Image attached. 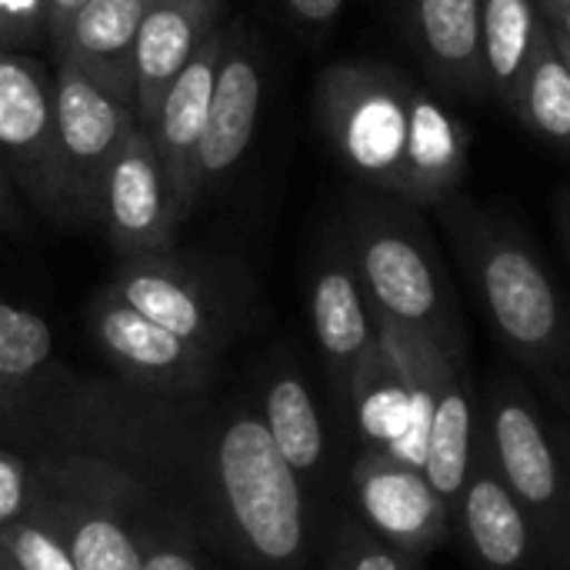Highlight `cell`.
<instances>
[{"label":"cell","instance_id":"obj_1","mask_svg":"<svg viewBox=\"0 0 570 570\" xmlns=\"http://www.w3.org/2000/svg\"><path fill=\"white\" fill-rule=\"evenodd\" d=\"M434 214L511 367L554 414L570 417V297L534 240L508 214L478 204L464 190Z\"/></svg>","mask_w":570,"mask_h":570},{"label":"cell","instance_id":"obj_2","mask_svg":"<svg viewBox=\"0 0 570 570\" xmlns=\"http://www.w3.org/2000/svg\"><path fill=\"white\" fill-rule=\"evenodd\" d=\"M384 197L357 210L344 240L374 314L428 334L458 367H471V337L431 227L417 207Z\"/></svg>","mask_w":570,"mask_h":570},{"label":"cell","instance_id":"obj_3","mask_svg":"<svg viewBox=\"0 0 570 570\" xmlns=\"http://www.w3.org/2000/svg\"><path fill=\"white\" fill-rule=\"evenodd\" d=\"M217 501L237 548L261 570H304L314 551L307 484L257 411H234L214 444Z\"/></svg>","mask_w":570,"mask_h":570},{"label":"cell","instance_id":"obj_4","mask_svg":"<svg viewBox=\"0 0 570 570\" xmlns=\"http://www.w3.org/2000/svg\"><path fill=\"white\" fill-rule=\"evenodd\" d=\"M481 424L491 458L538 538L544 568L570 570L568 468L551 414L514 367H501L481 384Z\"/></svg>","mask_w":570,"mask_h":570},{"label":"cell","instance_id":"obj_5","mask_svg":"<svg viewBox=\"0 0 570 570\" xmlns=\"http://www.w3.org/2000/svg\"><path fill=\"white\" fill-rule=\"evenodd\" d=\"M414 77L384 60H337L317 73L314 117L341 167L397 194Z\"/></svg>","mask_w":570,"mask_h":570},{"label":"cell","instance_id":"obj_6","mask_svg":"<svg viewBox=\"0 0 570 570\" xmlns=\"http://www.w3.org/2000/svg\"><path fill=\"white\" fill-rule=\"evenodd\" d=\"M40 498L33 514L43 518L67 544L77 570H144L140 528L130 521L137 481L94 458L40 461Z\"/></svg>","mask_w":570,"mask_h":570},{"label":"cell","instance_id":"obj_7","mask_svg":"<svg viewBox=\"0 0 570 570\" xmlns=\"http://www.w3.org/2000/svg\"><path fill=\"white\" fill-rule=\"evenodd\" d=\"M137 127L134 107L73 63H53V137L60 207L70 224H97L104 177Z\"/></svg>","mask_w":570,"mask_h":570},{"label":"cell","instance_id":"obj_8","mask_svg":"<svg viewBox=\"0 0 570 570\" xmlns=\"http://www.w3.org/2000/svg\"><path fill=\"white\" fill-rule=\"evenodd\" d=\"M354 518L411 561L454 544V521L428 474L381 448H361L351 464Z\"/></svg>","mask_w":570,"mask_h":570},{"label":"cell","instance_id":"obj_9","mask_svg":"<svg viewBox=\"0 0 570 570\" xmlns=\"http://www.w3.org/2000/svg\"><path fill=\"white\" fill-rule=\"evenodd\" d=\"M90 334L107 364L134 387L157 397H197L217 377L214 351L154 324L110 287L90 304Z\"/></svg>","mask_w":570,"mask_h":570},{"label":"cell","instance_id":"obj_10","mask_svg":"<svg viewBox=\"0 0 570 570\" xmlns=\"http://www.w3.org/2000/svg\"><path fill=\"white\" fill-rule=\"evenodd\" d=\"M0 160L17 190L47 214L63 220L53 137V77L30 53L0 50Z\"/></svg>","mask_w":570,"mask_h":570},{"label":"cell","instance_id":"obj_11","mask_svg":"<svg viewBox=\"0 0 570 570\" xmlns=\"http://www.w3.org/2000/svg\"><path fill=\"white\" fill-rule=\"evenodd\" d=\"M97 224H104L107 240L120 257L167 254L174 247L184 217L167 167L140 124L130 130L104 177Z\"/></svg>","mask_w":570,"mask_h":570},{"label":"cell","instance_id":"obj_12","mask_svg":"<svg viewBox=\"0 0 570 570\" xmlns=\"http://www.w3.org/2000/svg\"><path fill=\"white\" fill-rule=\"evenodd\" d=\"M451 521L454 544H461L474 570H548L521 504L508 491L491 458L484 424L478 428L471 471L451 511Z\"/></svg>","mask_w":570,"mask_h":570},{"label":"cell","instance_id":"obj_13","mask_svg":"<svg viewBox=\"0 0 570 570\" xmlns=\"http://www.w3.org/2000/svg\"><path fill=\"white\" fill-rule=\"evenodd\" d=\"M227 47V27H217L200 50L190 57V63L177 73V80L167 87L147 134L167 167L174 197H177V210L187 220L200 190V140H204V127H207V114H210V97H214V83H217V70H220V57Z\"/></svg>","mask_w":570,"mask_h":570},{"label":"cell","instance_id":"obj_14","mask_svg":"<svg viewBox=\"0 0 570 570\" xmlns=\"http://www.w3.org/2000/svg\"><path fill=\"white\" fill-rule=\"evenodd\" d=\"M311 327L317 351L324 357L334 397L347 411V391L357 367L377 351V314L364 294V284L341 244L324 257L311 281Z\"/></svg>","mask_w":570,"mask_h":570},{"label":"cell","instance_id":"obj_15","mask_svg":"<svg viewBox=\"0 0 570 570\" xmlns=\"http://www.w3.org/2000/svg\"><path fill=\"white\" fill-rule=\"evenodd\" d=\"M397 13L431 90L491 97L481 57V0H397Z\"/></svg>","mask_w":570,"mask_h":570},{"label":"cell","instance_id":"obj_16","mask_svg":"<svg viewBox=\"0 0 570 570\" xmlns=\"http://www.w3.org/2000/svg\"><path fill=\"white\" fill-rule=\"evenodd\" d=\"M264 100V63L250 33L227 27V47L220 57L210 114L200 140V190L220 184L247 154Z\"/></svg>","mask_w":570,"mask_h":570},{"label":"cell","instance_id":"obj_17","mask_svg":"<svg viewBox=\"0 0 570 570\" xmlns=\"http://www.w3.org/2000/svg\"><path fill=\"white\" fill-rule=\"evenodd\" d=\"M471 174V130L438 100L428 83L414 80L407 140L397 200L417 210H438L448 197L464 190Z\"/></svg>","mask_w":570,"mask_h":570},{"label":"cell","instance_id":"obj_18","mask_svg":"<svg viewBox=\"0 0 570 570\" xmlns=\"http://www.w3.org/2000/svg\"><path fill=\"white\" fill-rule=\"evenodd\" d=\"M124 304L150 317L154 324L217 351L224 341V317L204 281L167 254L124 257L120 271L107 284Z\"/></svg>","mask_w":570,"mask_h":570},{"label":"cell","instance_id":"obj_19","mask_svg":"<svg viewBox=\"0 0 570 570\" xmlns=\"http://www.w3.org/2000/svg\"><path fill=\"white\" fill-rule=\"evenodd\" d=\"M220 13L224 0H167L147 7L134 43V114L140 127H150L167 87L220 27Z\"/></svg>","mask_w":570,"mask_h":570},{"label":"cell","instance_id":"obj_20","mask_svg":"<svg viewBox=\"0 0 570 570\" xmlns=\"http://www.w3.org/2000/svg\"><path fill=\"white\" fill-rule=\"evenodd\" d=\"M150 0H83L50 37L53 57L80 67L134 107V43Z\"/></svg>","mask_w":570,"mask_h":570},{"label":"cell","instance_id":"obj_21","mask_svg":"<svg viewBox=\"0 0 570 570\" xmlns=\"http://www.w3.org/2000/svg\"><path fill=\"white\" fill-rule=\"evenodd\" d=\"M478 428H481V387L474 384L471 367H458L454 361H444L434 381L421 471L428 474V481L434 484V491L444 498L451 511L471 471Z\"/></svg>","mask_w":570,"mask_h":570},{"label":"cell","instance_id":"obj_22","mask_svg":"<svg viewBox=\"0 0 570 570\" xmlns=\"http://www.w3.org/2000/svg\"><path fill=\"white\" fill-rule=\"evenodd\" d=\"M261 421L284 454V461L297 471L304 484L324 481L331 471V438L321 417V407L311 394V384L297 367H277L261 397Z\"/></svg>","mask_w":570,"mask_h":570},{"label":"cell","instance_id":"obj_23","mask_svg":"<svg viewBox=\"0 0 570 570\" xmlns=\"http://www.w3.org/2000/svg\"><path fill=\"white\" fill-rule=\"evenodd\" d=\"M544 17L534 0H481V57L491 97L511 107L534 57Z\"/></svg>","mask_w":570,"mask_h":570},{"label":"cell","instance_id":"obj_24","mask_svg":"<svg viewBox=\"0 0 570 570\" xmlns=\"http://www.w3.org/2000/svg\"><path fill=\"white\" fill-rule=\"evenodd\" d=\"M53 351V327L37 311L0 301V417L30 404L50 374Z\"/></svg>","mask_w":570,"mask_h":570},{"label":"cell","instance_id":"obj_25","mask_svg":"<svg viewBox=\"0 0 570 570\" xmlns=\"http://www.w3.org/2000/svg\"><path fill=\"white\" fill-rule=\"evenodd\" d=\"M508 110L538 140L570 154V67L554 43L548 20Z\"/></svg>","mask_w":570,"mask_h":570},{"label":"cell","instance_id":"obj_26","mask_svg":"<svg viewBox=\"0 0 570 570\" xmlns=\"http://www.w3.org/2000/svg\"><path fill=\"white\" fill-rule=\"evenodd\" d=\"M347 417L354 421L361 448L394 451L407 431V391L381 344L351 381Z\"/></svg>","mask_w":570,"mask_h":570},{"label":"cell","instance_id":"obj_27","mask_svg":"<svg viewBox=\"0 0 570 570\" xmlns=\"http://www.w3.org/2000/svg\"><path fill=\"white\" fill-rule=\"evenodd\" d=\"M324 570H421V561L387 548L354 514H344L331 528Z\"/></svg>","mask_w":570,"mask_h":570},{"label":"cell","instance_id":"obj_28","mask_svg":"<svg viewBox=\"0 0 570 570\" xmlns=\"http://www.w3.org/2000/svg\"><path fill=\"white\" fill-rule=\"evenodd\" d=\"M0 554L17 570H77L63 538L33 511L0 531Z\"/></svg>","mask_w":570,"mask_h":570},{"label":"cell","instance_id":"obj_29","mask_svg":"<svg viewBox=\"0 0 570 570\" xmlns=\"http://www.w3.org/2000/svg\"><path fill=\"white\" fill-rule=\"evenodd\" d=\"M50 43V0H0V50L27 53Z\"/></svg>","mask_w":570,"mask_h":570},{"label":"cell","instance_id":"obj_30","mask_svg":"<svg viewBox=\"0 0 570 570\" xmlns=\"http://www.w3.org/2000/svg\"><path fill=\"white\" fill-rule=\"evenodd\" d=\"M40 498V474L33 461L0 451V531L27 518Z\"/></svg>","mask_w":570,"mask_h":570},{"label":"cell","instance_id":"obj_31","mask_svg":"<svg viewBox=\"0 0 570 570\" xmlns=\"http://www.w3.org/2000/svg\"><path fill=\"white\" fill-rule=\"evenodd\" d=\"M140 558L144 570H204L197 558V544L177 524L140 528Z\"/></svg>","mask_w":570,"mask_h":570},{"label":"cell","instance_id":"obj_32","mask_svg":"<svg viewBox=\"0 0 570 570\" xmlns=\"http://www.w3.org/2000/svg\"><path fill=\"white\" fill-rule=\"evenodd\" d=\"M344 3L347 0H284V10H287V17L301 30L321 33V30H327L337 20V13L344 10Z\"/></svg>","mask_w":570,"mask_h":570},{"label":"cell","instance_id":"obj_33","mask_svg":"<svg viewBox=\"0 0 570 570\" xmlns=\"http://www.w3.org/2000/svg\"><path fill=\"white\" fill-rule=\"evenodd\" d=\"M0 230L3 234H23L27 230V217H23V207L17 200V184H13L3 160H0Z\"/></svg>","mask_w":570,"mask_h":570},{"label":"cell","instance_id":"obj_34","mask_svg":"<svg viewBox=\"0 0 570 570\" xmlns=\"http://www.w3.org/2000/svg\"><path fill=\"white\" fill-rule=\"evenodd\" d=\"M538 3V10H541V17L548 20V27L570 43V0H534Z\"/></svg>","mask_w":570,"mask_h":570},{"label":"cell","instance_id":"obj_35","mask_svg":"<svg viewBox=\"0 0 570 570\" xmlns=\"http://www.w3.org/2000/svg\"><path fill=\"white\" fill-rule=\"evenodd\" d=\"M554 214H558V234H561V247H564V257H568V264H570V184H564V187L558 190Z\"/></svg>","mask_w":570,"mask_h":570},{"label":"cell","instance_id":"obj_36","mask_svg":"<svg viewBox=\"0 0 570 570\" xmlns=\"http://www.w3.org/2000/svg\"><path fill=\"white\" fill-rule=\"evenodd\" d=\"M551 428H554V438H558V448H561V458H564V468H568L570 481V417L551 414Z\"/></svg>","mask_w":570,"mask_h":570},{"label":"cell","instance_id":"obj_37","mask_svg":"<svg viewBox=\"0 0 570 570\" xmlns=\"http://www.w3.org/2000/svg\"><path fill=\"white\" fill-rule=\"evenodd\" d=\"M80 3H83V0H50V37L60 30V23H63Z\"/></svg>","mask_w":570,"mask_h":570},{"label":"cell","instance_id":"obj_38","mask_svg":"<svg viewBox=\"0 0 570 570\" xmlns=\"http://www.w3.org/2000/svg\"><path fill=\"white\" fill-rule=\"evenodd\" d=\"M551 33H554V30H551ZM554 43H558V50H561V57L568 60V67H570V43H564V40H561L558 33H554Z\"/></svg>","mask_w":570,"mask_h":570},{"label":"cell","instance_id":"obj_39","mask_svg":"<svg viewBox=\"0 0 570 570\" xmlns=\"http://www.w3.org/2000/svg\"><path fill=\"white\" fill-rule=\"evenodd\" d=\"M0 570H17V568H13V564H10V561H7V558L0 554Z\"/></svg>","mask_w":570,"mask_h":570},{"label":"cell","instance_id":"obj_40","mask_svg":"<svg viewBox=\"0 0 570 570\" xmlns=\"http://www.w3.org/2000/svg\"><path fill=\"white\" fill-rule=\"evenodd\" d=\"M150 3H167V0H150Z\"/></svg>","mask_w":570,"mask_h":570}]
</instances>
